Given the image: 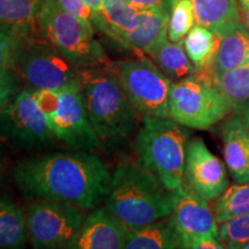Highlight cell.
Masks as SVG:
<instances>
[{
	"instance_id": "obj_1",
	"label": "cell",
	"mask_w": 249,
	"mask_h": 249,
	"mask_svg": "<svg viewBox=\"0 0 249 249\" xmlns=\"http://www.w3.org/2000/svg\"><path fill=\"white\" fill-rule=\"evenodd\" d=\"M13 180L26 200L70 202L91 209L107 200L112 174L98 156L75 150L23 158L14 166Z\"/></svg>"
},
{
	"instance_id": "obj_2",
	"label": "cell",
	"mask_w": 249,
	"mask_h": 249,
	"mask_svg": "<svg viewBox=\"0 0 249 249\" xmlns=\"http://www.w3.org/2000/svg\"><path fill=\"white\" fill-rule=\"evenodd\" d=\"M105 207L126 229H134L169 217L172 195L139 160H124L112 174Z\"/></svg>"
},
{
	"instance_id": "obj_3",
	"label": "cell",
	"mask_w": 249,
	"mask_h": 249,
	"mask_svg": "<svg viewBox=\"0 0 249 249\" xmlns=\"http://www.w3.org/2000/svg\"><path fill=\"white\" fill-rule=\"evenodd\" d=\"M81 89L91 126L105 149H118L138 128V112L112 74L81 70Z\"/></svg>"
},
{
	"instance_id": "obj_4",
	"label": "cell",
	"mask_w": 249,
	"mask_h": 249,
	"mask_svg": "<svg viewBox=\"0 0 249 249\" xmlns=\"http://www.w3.org/2000/svg\"><path fill=\"white\" fill-rule=\"evenodd\" d=\"M188 130L170 118L143 119L135 140L139 161L157 177L167 191H174L185 180Z\"/></svg>"
},
{
	"instance_id": "obj_5",
	"label": "cell",
	"mask_w": 249,
	"mask_h": 249,
	"mask_svg": "<svg viewBox=\"0 0 249 249\" xmlns=\"http://www.w3.org/2000/svg\"><path fill=\"white\" fill-rule=\"evenodd\" d=\"M36 23L46 42L80 70L92 68L107 60L95 38L92 23L68 13L57 0H46Z\"/></svg>"
},
{
	"instance_id": "obj_6",
	"label": "cell",
	"mask_w": 249,
	"mask_h": 249,
	"mask_svg": "<svg viewBox=\"0 0 249 249\" xmlns=\"http://www.w3.org/2000/svg\"><path fill=\"white\" fill-rule=\"evenodd\" d=\"M34 91L55 139L73 150H97L101 143L90 123L80 82Z\"/></svg>"
},
{
	"instance_id": "obj_7",
	"label": "cell",
	"mask_w": 249,
	"mask_h": 249,
	"mask_svg": "<svg viewBox=\"0 0 249 249\" xmlns=\"http://www.w3.org/2000/svg\"><path fill=\"white\" fill-rule=\"evenodd\" d=\"M232 107L213 77L202 79L195 73L171 86L169 118L185 127L209 129L223 120Z\"/></svg>"
},
{
	"instance_id": "obj_8",
	"label": "cell",
	"mask_w": 249,
	"mask_h": 249,
	"mask_svg": "<svg viewBox=\"0 0 249 249\" xmlns=\"http://www.w3.org/2000/svg\"><path fill=\"white\" fill-rule=\"evenodd\" d=\"M114 76L139 114L169 118L172 81L148 58L129 59L113 64Z\"/></svg>"
},
{
	"instance_id": "obj_9",
	"label": "cell",
	"mask_w": 249,
	"mask_h": 249,
	"mask_svg": "<svg viewBox=\"0 0 249 249\" xmlns=\"http://www.w3.org/2000/svg\"><path fill=\"white\" fill-rule=\"evenodd\" d=\"M79 205L62 201L35 200L26 211L29 239L37 249H73L85 213Z\"/></svg>"
},
{
	"instance_id": "obj_10",
	"label": "cell",
	"mask_w": 249,
	"mask_h": 249,
	"mask_svg": "<svg viewBox=\"0 0 249 249\" xmlns=\"http://www.w3.org/2000/svg\"><path fill=\"white\" fill-rule=\"evenodd\" d=\"M0 140L21 149H39L55 140L33 89L23 88L0 108Z\"/></svg>"
},
{
	"instance_id": "obj_11",
	"label": "cell",
	"mask_w": 249,
	"mask_h": 249,
	"mask_svg": "<svg viewBox=\"0 0 249 249\" xmlns=\"http://www.w3.org/2000/svg\"><path fill=\"white\" fill-rule=\"evenodd\" d=\"M17 71L33 90H57L80 82L81 70L49 42L31 39L26 46Z\"/></svg>"
},
{
	"instance_id": "obj_12",
	"label": "cell",
	"mask_w": 249,
	"mask_h": 249,
	"mask_svg": "<svg viewBox=\"0 0 249 249\" xmlns=\"http://www.w3.org/2000/svg\"><path fill=\"white\" fill-rule=\"evenodd\" d=\"M185 180L207 201H214L229 187L226 165L200 138L187 142Z\"/></svg>"
},
{
	"instance_id": "obj_13",
	"label": "cell",
	"mask_w": 249,
	"mask_h": 249,
	"mask_svg": "<svg viewBox=\"0 0 249 249\" xmlns=\"http://www.w3.org/2000/svg\"><path fill=\"white\" fill-rule=\"evenodd\" d=\"M172 195V218L174 226L179 232L183 245L197 235L211 234L219 238L218 223L213 210L210 209L205 198L183 182L174 191ZM220 239V238H219Z\"/></svg>"
},
{
	"instance_id": "obj_14",
	"label": "cell",
	"mask_w": 249,
	"mask_h": 249,
	"mask_svg": "<svg viewBox=\"0 0 249 249\" xmlns=\"http://www.w3.org/2000/svg\"><path fill=\"white\" fill-rule=\"evenodd\" d=\"M124 242L126 227L107 207H102L86 218L73 249H121Z\"/></svg>"
},
{
	"instance_id": "obj_15",
	"label": "cell",
	"mask_w": 249,
	"mask_h": 249,
	"mask_svg": "<svg viewBox=\"0 0 249 249\" xmlns=\"http://www.w3.org/2000/svg\"><path fill=\"white\" fill-rule=\"evenodd\" d=\"M169 20L170 9L165 5L140 9L138 23L121 38L119 45L150 55L169 39Z\"/></svg>"
},
{
	"instance_id": "obj_16",
	"label": "cell",
	"mask_w": 249,
	"mask_h": 249,
	"mask_svg": "<svg viewBox=\"0 0 249 249\" xmlns=\"http://www.w3.org/2000/svg\"><path fill=\"white\" fill-rule=\"evenodd\" d=\"M223 154L226 169L234 182H249V127L235 114L223 124Z\"/></svg>"
},
{
	"instance_id": "obj_17",
	"label": "cell",
	"mask_w": 249,
	"mask_h": 249,
	"mask_svg": "<svg viewBox=\"0 0 249 249\" xmlns=\"http://www.w3.org/2000/svg\"><path fill=\"white\" fill-rule=\"evenodd\" d=\"M140 9L126 0H104L98 12L92 14L91 23L102 34L118 43L136 26Z\"/></svg>"
},
{
	"instance_id": "obj_18",
	"label": "cell",
	"mask_w": 249,
	"mask_h": 249,
	"mask_svg": "<svg viewBox=\"0 0 249 249\" xmlns=\"http://www.w3.org/2000/svg\"><path fill=\"white\" fill-rule=\"evenodd\" d=\"M126 249H177L182 240L171 216L144 226L126 229Z\"/></svg>"
},
{
	"instance_id": "obj_19",
	"label": "cell",
	"mask_w": 249,
	"mask_h": 249,
	"mask_svg": "<svg viewBox=\"0 0 249 249\" xmlns=\"http://www.w3.org/2000/svg\"><path fill=\"white\" fill-rule=\"evenodd\" d=\"M196 24L207 28L222 38L242 22L239 0H191Z\"/></svg>"
},
{
	"instance_id": "obj_20",
	"label": "cell",
	"mask_w": 249,
	"mask_h": 249,
	"mask_svg": "<svg viewBox=\"0 0 249 249\" xmlns=\"http://www.w3.org/2000/svg\"><path fill=\"white\" fill-rule=\"evenodd\" d=\"M249 62V29L240 22L219 40L213 62L214 74L224 73Z\"/></svg>"
},
{
	"instance_id": "obj_21",
	"label": "cell",
	"mask_w": 249,
	"mask_h": 249,
	"mask_svg": "<svg viewBox=\"0 0 249 249\" xmlns=\"http://www.w3.org/2000/svg\"><path fill=\"white\" fill-rule=\"evenodd\" d=\"M29 240L23 208L7 197H0V249L26 247Z\"/></svg>"
},
{
	"instance_id": "obj_22",
	"label": "cell",
	"mask_w": 249,
	"mask_h": 249,
	"mask_svg": "<svg viewBox=\"0 0 249 249\" xmlns=\"http://www.w3.org/2000/svg\"><path fill=\"white\" fill-rule=\"evenodd\" d=\"M33 39V24L0 23V71H17L26 46Z\"/></svg>"
},
{
	"instance_id": "obj_23",
	"label": "cell",
	"mask_w": 249,
	"mask_h": 249,
	"mask_svg": "<svg viewBox=\"0 0 249 249\" xmlns=\"http://www.w3.org/2000/svg\"><path fill=\"white\" fill-rule=\"evenodd\" d=\"M150 57L157 67L171 80L178 81L197 73V70L187 55L182 43L165 40L160 48L152 52Z\"/></svg>"
},
{
	"instance_id": "obj_24",
	"label": "cell",
	"mask_w": 249,
	"mask_h": 249,
	"mask_svg": "<svg viewBox=\"0 0 249 249\" xmlns=\"http://www.w3.org/2000/svg\"><path fill=\"white\" fill-rule=\"evenodd\" d=\"M220 38L207 28L195 24L187 34L182 44L188 58L197 71L211 66L217 53Z\"/></svg>"
},
{
	"instance_id": "obj_25",
	"label": "cell",
	"mask_w": 249,
	"mask_h": 249,
	"mask_svg": "<svg viewBox=\"0 0 249 249\" xmlns=\"http://www.w3.org/2000/svg\"><path fill=\"white\" fill-rule=\"evenodd\" d=\"M218 224L249 213V182H235L216 198L213 205Z\"/></svg>"
},
{
	"instance_id": "obj_26",
	"label": "cell",
	"mask_w": 249,
	"mask_h": 249,
	"mask_svg": "<svg viewBox=\"0 0 249 249\" xmlns=\"http://www.w3.org/2000/svg\"><path fill=\"white\" fill-rule=\"evenodd\" d=\"M213 80L233 107L249 102V62L224 73H213Z\"/></svg>"
},
{
	"instance_id": "obj_27",
	"label": "cell",
	"mask_w": 249,
	"mask_h": 249,
	"mask_svg": "<svg viewBox=\"0 0 249 249\" xmlns=\"http://www.w3.org/2000/svg\"><path fill=\"white\" fill-rule=\"evenodd\" d=\"M46 0H0V23L36 22Z\"/></svg>"
},
{
	"instance_id": "obj_28",
	"label": "cell",
	"mask_w": 249,
	"mask_h": 249,
	"mask_svg": "<svg viewBox=\"0 0 249 249\" xmlns=\"http://www.w3.org/2000/svg\"><path fill=\"white\" fill-rule=\"evenodd\" d=\"M195 24L194 8L191 0H176L171 4L167 29V36L171 42L182 43Z\"/></svg>"
},
{
	"instance_id": "obj_29",
	"label": "cell",
	"mask_w": 249,
	"mask_h": 249,
	"mask_svg": "<svg viewBox=\"0 0 249 249\" xmlns=\"http://www.w3.org/2000/svg\"><path fill=\"white\" fill-rule=\"evenodd\" d=\"M218 231L225 248L241 249L249 241V213L218 224Z\"/></svg>"
},
{
	"instance_id": "obj_30",
	"label": "cell",
	"mask_w": 249,
	"mask_h": 249,
	"mask_svg": "<svg viewBox=\"0 0 249 249\" xmlns=\"http://www.w3.org/2000/svg\"><path fill=\"white\" fill-rule=\"evenodd\" d=\"M22 79L17 71H0V108L7 107L22 90Z\"/></svg>"
},
{
	"instance_id": "obj_31",
	"label": "cell",
	"mask_w": 249,
	"mask_h": 249,
	"mask_svg": "<svg viewBox=\"0 0 249 249\" xmlns=\"http://www.w3.org/2000/svg\"><path fill=\"white\" fill-rule=\"evenodd\" d=\"M185 249H223L225 246L219 238L211 234L197 235L192 238L183 245Z\"/></svg>"
},
{
	"instance_id": "obj_32",
	"label": "cell",
	"mask_w": 249,
	"mask_h": 249,
	"mask_svg": "<svg viewBox=\"0 0 249 249\" xmlns=\"http://www.w3.org/2000/svg\"><path fill=\"white\" fill-rule=\"evenodd\" d=\"M57 1L68 13L91 22L92 12L86 4L85 0H57Z\"/></svg>"
},
{
	"instance_id": "obj_33",
	"label": "cell",
	"mask_w": 249,
	"mask_h": 249,
	"mask_svg": "<svg viewBox=\"0 0 249 249\" xmlns=\"http://www.w3.org/2000/svg\"><path fill=\"white\" fill-rule=\"evenodd\" d=\"M130 5L138 9H145L157 7V6L164 5V0H126Z\"/></svg>"
},
{
	"instance_id": "obj_34",
	"label": "cell",
	"mask_w": 249,
	"mask_h": 249,
	"mask_svg": "<svg viewBox=\"0 0 249 249\" xmlns=\"http://www.w3.org/2000/svg\"><path fill=\"white\" fill-rule=\"evenodd\" d=\"M103 1L104 0H85V2L88 5V7L91 9L92 14H95L96 12L99 11V8L102 7Z\"/></svg>"
},
{
	"instance_id": "obj_35",
	"label": "cell",
	"mask_w": 249,
	"mask_h": 249,
	"mask_svg": "<svg viewBox=\"0 0 249 249\" xmlns=\"http://www.w3.org/2000/svg\"><path fill=\"white\" fill-rule=\"evenodd\" d=\"M4 165H5V151L2 148V144L0 143V182H1L2 172H4Z\"/></svg>"
},
{
	"instance_id": "obj_36",
	"label": "cell",
	"mask_w": 249,
	"mask_h": 249,
	"mask_svg": "<svg viewBox=\"0 0 249 249\" xmlns=\"http://www.w3.org/2000/svg\"><path fill=\"white\" fill-rule=\"evenodd\" d=\"M241 21L249 29V7L241 9Z\"/></svg>"
},
{
	"instance_id": "obj_37",
	"label": "cell",
	"mask_w": 249,
	"mask_h": 249,
	"mask_svg": "<svg viewBox=\"0 0 249 249\" xmlns=\"http://www.w3.org/2000/svg\"><path fill=\"white\" fill-rule=\"evenodd\" d=\"M244 105H245V107H244V113H242V117H244L246 124H247V126L249 127V102H247Z\"/></svg>"
},
{
	"instance_id": "obj_38",
	"label": "cell",
	"mask_w": 249,
	"mask_h": 249,
	"mask_svg": "<svg viewBox=\"0 0 249 249\" xmlns=\"http://www.w3.org/2000/svg\"><path fill=\"white\" fill-rule=\"evenodd\" d=\"M239 4H240L241 9L249 7V0H239Z\"/></svg>"
},
{
	"instance_id": "obj_39",
	"label": "cell",
	"mask_w": 249,
	"mask_h": 249,
	"mask_svg": "<svg viewBox=\"0 0 249 249\" xmlns=\"http://www.w3.org/2000/svg\"><path fill=\"white\" fill-rule=\"evenodd\" d=\"M173 1H176V0H164V5L170 9V6H171V4H172Z\"/></svg>"
},
{
	"instance_id": "obj_40",
	"label": "cell",
	"mask_w": 249,
	"mask_h": 249,
	"mask_svg": "<svg viewBox=\"0 0 249 249\" xmlns=\"http://www.w3.org/2000/svg\"><path fill=\"white\" fill-rule=\"evenodd\" d=\"M241 249H249V241L246 242V244H245L244 246H242Z\"/></svg>"
}]
</instances>
